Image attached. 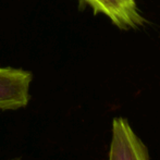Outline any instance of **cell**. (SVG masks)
<instances>
[{
    "label": "cell",
    "instance_id": "1",
    "mask_svg": "<svg viewBox=\"0 0 160 160\" xmlns=\"http://www.w3.org/2000/svg\"><path fill=\"white\" fill-rule=\"evenodd\" d=\"M33 74L11 67H0V111L19 110L31 101Z\"/></svg>",
    "mask_w": 160,
    "mask_h": 160
},
{
    "label": "cell",
    "instance_id": "2",
    "mask_svg": "<svg viewBox=\"0 0 160 160\" xmlns=\"http://www.w3.org/2000/svg\"><path fill=\"white\" fill-rule=\"evenodd\" d=\"M108 160H150L147 146L122 117L112 121Z\"/></svg>",
    "mask_w": 160,
    "mask_h": 160
},
{
    "label": "cell",
    "instance_id": "3",
    "mask_svg": "<svg viewBox=\"0 0 160 160\" xmlns=\"http://www.w3.org/2000/svg\"><path fill=\"white\" fill-rule=\"evenodd\" d=\"M89 6L94 13H102L119 28L130 30L144 25L145 19L141 14L135 0H78Z\"/></svg>",
    "mask_w": 160,
    "mask_h": 160
},
{
    "label": "cell",
    "instance_id": "4",
    "mask_svg": "<svg viewBox=\"0 0 160 160\" xmlns=\"http://www.w3.org/2000/svg\"><path fill=\"white\" fill-rule=\"evenodd\" d=\"M6 160H25V159L19 158V157H15V158H10V159H6Z\"/></svg>",
    "mask_w": 160,
    "mask_h": 160
}]
</instances>
